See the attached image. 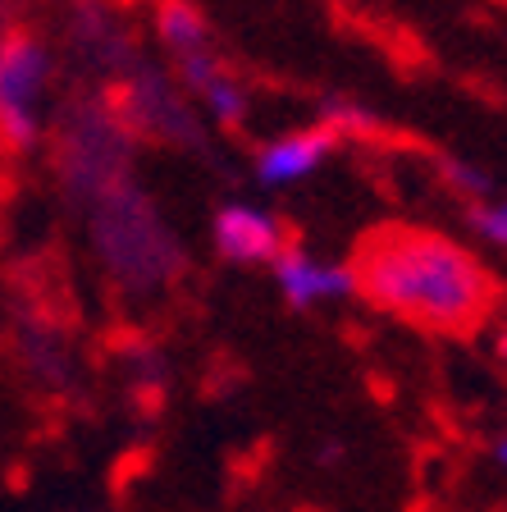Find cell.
Masks as SVG:
<instances>
[{
  "label": "cell",
  "mask_w": 507,
  "mask_h": 512,
  "mask_svg": "<svg viewBox=\"0 0 507 512\" xmlns=\"http://www.w3.org/2000/svg\"><path fill=\"white\" fill-rule=\"evenodd\" d=\"M352 279L380 311L434 334L480 330L498 302V284L476 252L412 224L370 229L352 256Z\"/></svg>",
  "instance_id": "1"
},
{
  "label": "cell",
  "mask_w": 507,
  "mask_h": 512,
  "mask_svg": "<svg viewBox=\"0 0 507 512\" xmlns=\"http://www.w3.org/2000/svg\"><path fill=\"white\" fill-rule=\"evenodd\" d=\"M87 243L115 288L128 298H151L179 275V243L165 215L133 179L87 202Z\"/></svg>",
  "instance_id": "2"
},
{
  "label": "cell",
  "mask_w": 507,
  "mask_h": 512,
  "mask_svg": "<svg viewBox=\"0 0 507 512\" xmlns=\"http://www.w3.org/2000/svg\"><path fill=\"white\" fill-rule=\"evenodd\" d=\"M55 165H60L64 188L74 192L83 206L128 179L133 133L115 115L110 101H78V106H69V115L60 119Z\"/></svg>",
  "instance_id": "3"
},
{
  "label": "cell",
  "mask_w": 507,
  "mask_h": 512,
  "mask_svg": "<svg viewBox=\"0 0 507 512\" xmlns=\"http://www.w3.org/2000/svg\"><path fill=\"white\" fill-rule=\"evenodd\" d=\"M55 55L37 32L0 37V151L28 156L51 128Z\"/></svg>",
  "instance_id": "4"
},
{
  "label": "cell",
  "mask_w": 507,
  "mask_h": 512,
  "mask_svg": "<svg viewBox=\"0 0 507 512\" xmlns=\"http://www.w3.org/2000/svg\"><path fill=\"white\" fill-rule=\"evenodd\" d=\"M110 106H115V115L128 124L133 138H156V142H169V147L201 142V124L188 110L183 83L156 74V69H133V74L119 83Z\"/></svg>",
  "instance_id": "5"
},
{
  "label": "cell",
  "mask_w": 507,
  "mask_h": 512,
  "mask_svg": "<svg viewBox=\"0 0 507 512\" xmlns=\"http://www.w3.org/2000/svg\"><path fill=\"white\" fill-rule=\"evenodd\" d=\"M156 37L169 51L174 69H179L183 92H192L197 83H206L211 74L224 69V55L215 51L211 28H206V19L192 10L188 0H160L156 5Z\"/></svg>",
  "instance_id": "6"
},
{
  "label": "cell",
  "mask_w": 507,
  "mask_h": 512,
  "mask_svg": "<svg viewBox=\"0 0 507 512\" xmlns=\"http://www.w3.org/2000/svg\"><path fill=\"white\" fill-rule=\"evenodd\" d=\"M211 238H215V252L224 261H233V266H270L288 247L279 215H270L265 206H252V202L220 206L211 224Z\"/></svg>",
  "instance_id": "7"
},
{
  "label": "cell",
  "mask_w": 507,
  "mask_h": 512,
  "mask_svg": "<svg viewBox=\"0 0 507 512\" xmlns=\"http://www.w3.org/2000/svg\"><path fill=\"white\" fill-rule=\"evenodd\" d=\"M275 270L279 293L288 298V307H329V302H343L357 293V279H352V266H338V261H325V256L307 252V247L288 243L284 252L270 261Z\"/></svg>",
  "instance_id": "8"
},
{
  "label": "cell",
  "mask_w": 507,
  "mask_h": 512,
  "mask_svg": "<svg viewBox=\"0 0 507 512\" xmlns=\"http://www.w3.org/2000/svg\"><path fill=\"white\" fill-rule=\"evenodd\" d=\"M338 147V133L329 124L316 128H293V133H279L256 151V179L265 188H288V183H302L329 160V151Z\"/></svg>",
  "instance_id": "9"
},
{
  "label": "cell",
  "mask_w": 507,
  "mask_h": 512,
  "mask_svg": "<svg viewBox=\"0 0 507 512\" xmlns=\"http://www.w3.org/2000/svg\"><path fill=\"white\" fill-rule=\"evenodd\" d=\"M192 101L211 119H220V124H243L247 119V87L238 83V74H229V64L220 74L206 78V83L192 87Z\"/></svg>",
  "instance_id": "10"
},
{
  "label": "cell",
  "mask_w": 507,
  "mask_h": 512,
  "mask_svg": "<svg viewBox=\"0 0 507 512\" xmlns=\"http://www.w3.org/2000/svg\"><path fill=\"white\" fill-rule=\"evenodd\" d=\"M471 224H476V234L485 238L489 247L507 252V197H485V202L471 206Z\"/></svg>",
  "instance_id": "11"
},
{
  "label": "cell",
  "mask_w": 507,
  "mask_h": 512,
  "mask_svg": "<svg viewBox=\"0 0 507 512\" xmlns=\"http://www.w3.org/2000/svg\"><path fill=\"white\" fill-rule=\"evenodd\" d=\"M444 179H448V188L462 192V197H471V202H485L489 192H494L489 170H480V165H471V160H444Z\"/></svg>",
  "instance_id": "12"
},
{
  "label": "cell",
  "mask_w": 507,
  "mask_h": 512,
  "mask_svg": "<svg viewBox=\"0 0 507 512\" xmlns=\"http://www.w3.org/2000/svg\"><path fill=\"white\" fill-rule=\"evenodd\" d=\"M14 10H19V0H0V37L14 32Z\"/></svg>",
  "instance_id": "13"
},
{
  "label": "cell",
  "mask_w": 507,
  "mask_h": 512,
  "mask_svg": "<svg viewBox=\"0 0 507 512\" xmlns=\"http://www.w3.org/2000/svg\"><path fill=\"white\" fill-rule=\"evenodd\" d=\"M494 352H498V362H503V366H507V330H503V334H498V343H494Z\"/></svg>",
  "instance_id": "14"
},
{
  "label": "cell",
  "mask_w": 507,
  "mask_h": 512,
  "mask_svg": "<svg viewBox=\"0 0 507 512\" xmlns=\"http://www.w3.org/2000/svg\"><path fill=\"white\" fill-rule=\"evenodd\" d=\"M494 458H498V467H507V435L498 439V448H494Z\"/></svg>",
  "instance_id": "15"
}]
</instances>
